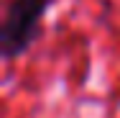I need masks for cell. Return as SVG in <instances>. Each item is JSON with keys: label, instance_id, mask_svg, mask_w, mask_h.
Masks as SVG:
<instances>
[{"label": "cell", "instance_id": "obj_1", "mask_svg": "<svg viewBox=\"0 0 120 118\" xmlns=\"http://www.w3.org/2000/svg\"><path fill=\"white\" fill-rule=\"evenodd\" d=\"M59 0H8L0 23V57L15 62L41 39L46 13Z\"/></svg>", "mask_w": 120, "mask_h": 118}]
</instances>
